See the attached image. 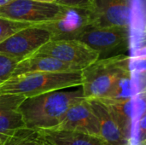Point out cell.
<instances>
[{"mask_svg":"<svg viewBox=\"0 0 146 145\" xmlns=\"http://www.w3.org/2000/svg\"><path fill=\"white\" fill-rule=\"evenodd\" d=\"M132 79L128 56L99 58L81 71V90L87 100L133 99Z\"/></svg>","mask_w":146,"mask_h":145,"instance_id":"6da1fadb","label":"cell"},{"mask_svg":"<svg viewBox=\"0 0 146 145\" xmlns=\"http://www.w3.org/2000/svg\"><path fill=\"white\" fill-rule=\"evenodd\" d=\"M82 90L56 91L25 98L19 107L26 128L51 130L62 121L68 109L83 100Z\"/></svg>","mask_w":146,"mask_h":145,"instance_id":"7a4b0ae2","label":"cell"},{"mask_svg":"<svg viewBox=\"0 0 146 145\" xmlns=\"http://www.w3.org/2000/svg\"><path fill=\"white\" fill-rule=\"evenodd\" d=\"M81 85V72L27 73L11 77L0 85V95L10 94L30 98L45 93Z\"/></svg>","mask_w":146,"mask_h":145,"instance_id":"3957f363","label":"cell"},{"mask_svg":"<svg viewBox=\"0 0 146 145\" xmlns=\"http://www.w3.org/2000/svg\"><path fill=\"white\" fill-rule=\"evenodd\" d=\"M130 27H90L77 38L98 53L99 58L121 55L129 49Z\"/></svg>","mask_w":146,"mask_h":145,"instance_id":"277c9868","label":"cell"},{"mask_svg":"<svg viewBox=\"0 0 146 145\" xmlns=\"http://www.w3.org/2000/svg\"><path fill=\"white\" fill-rule=\"evenodd\" d=\"M63 6L56 3H39L31 0H13L0 7V18L38 25L54 20Z\"/></svg>","mask_w":146,"mask_h":145,"instance_id":"5b68a950","label":"cell"},{"mask_svg":"<svg viewBox=\"0 0 146 145\" xmlns=\"http://www.w3.org/2000/svg\"><path fill=\"white\" fill-rule=\"evenodd\" d=\"M47 30L51 40L76 39L91 27V15L87 9L63 6L60 15L54 20L36 25Z\"/></svg>","mask_w":146,"mask_h":145,"instance_id":"8992f818","label":"cell"},{"mask_svg":"<svg viewBox=\"0 0 146 145\" xmlns=\"http://www.w3.org/2000/svg\"><path fill=\"white\" fill-rule=\"evenodd\" d=\"M50 40L51 36L47 30L33 25L18 31L0 43V53L21 62L35 54Z\"/></svg>","mask_w":146,"mask_h":145,"instance_id":"52a82bcc","label":"cell"},{"mask_svg":"<svg viewBox=\"0 0 146 145\" xmlns=\"http://www.w3.org/2000/svg\"><path fill=\"white\" fill-rule=\"evenodd\" d=\"M36 53L55 57L82 70L99 59L98 52L76 39L50 40Z\"/></svg>","mask_w":146,"mask_h":145,"instance_id":"ba28073f","label":"cell"},{"mask_svg":"<svg viewBox=\"0 0 146 145\" xmlns=\"http://www.w3.org/2000/svg\"><path fill=\"white\" fill-rule=\"evenodd\" d=\"M133 0H93L91 27H131Z\"/></svg>","mask_w":146,"mask_h":145,"instance_id":"9c48e42d","label":"cell"},{"mask_svg":"<svg viewBox=\"0 0 146 145\" xmlns=\"http://www.w3.org/2000/svg\"><path fill=\"white\" fill-rule=\"evenodd\" d=\"M50 131L74 132L99 138L98 120L86 98L72 105L61 123Z\"/></svg>","mask_w":146,"mask_h":145,"instance_id":"30bf717a","label":"cell"},{"mask_svg":"<svg viewBox=\"0 0 146 145\" xmlns=\"http://www.w3.org/2000/svg\"><path fill=\"white\" fill-rule=\"evenodd\" d=\"M24 97L10 95H0V145H3L16 132L26 128L19 111Z\"/></svg>","mask_w":146,"mask_h":145,"instance_id":"8fae6325","label":"cell"},{"mask_svg":"<svg viewBox=\"0 0 146 145\" xmlns=\"http://www.w3.org/2000/svg\"><path fill=\"white\" fill-rule=\"evenodd\" d=\"M88 102L98 122L99 138L110 145H131L132 139L122 132L109 108L98 100H88Z\"/></svg>","mask_w":146,"mask_h":145,"instance_id":"7c38bea8","label":"cell"},{"mask_svg":"<svg viewBox=\"0 0 146 145\" xmlns=\"http://www.w3.org/2000/svg\"><path fill=\"white\" fill-rule=\"evenodd\" d=\"M81 71H82L81 68L62 62L55 57L47 55L35 53L23 59L17 64L12 77L23 73H34V72L77 73Z\"/></svg>","mask_w":146,"mask_h":145,"instance_id":"4fadbf2b","label":"cell"},{"mask_svg":"<svg viewBox=\"0 0 146 145\" xmlns=\"http://www.w3.org/2000/svg\"><path fill=\"white\" fill-rule=\"evenodd\" d=\"M44 140L52 145H102L103 141L96 136L63 131H38Z\"/></svg>","mask_w":146,"mask_h":145,"instance_id":"5bb4252c","label":"cell"},{"mask_svg":"<svg viewBox=\"0 0 146 145\" xmlns=\"http://www.w3.org/2000/svg\"><path fill=\"white\" fill-rule=\"evenodd\" d=\"M99 101V100H98ZM110 110L117 121L125 135L132 139L133 128V99L124 100H104L101 101Z\"/></svg>","mask_w":146,"mask_h":145,"instance_id":"9a60e30c","label":"cell"},{"mask_svg":"<svg viewBox=\"0 0 146 145\" xmlns=\"http://www.w3.org/2000/svg\"><path fill=\"white\" fill-rule=\"evenodd\" d=\"M44 138L38 130L23 128L16 132L3 145H43Z\"/></svg>","mask_w":146,"mask_h":145,"instance_id":"2e32d148","label":"cell"},{"mask_svg":"<svg viewBox=\"0 0 146 145\" xmlns=\"http://www.w3.org/2000/svg\"><path fill=\"white\" fill-rule=\"evenodd\" d=\"M31 26L33 25L17 22L4 18H0V43H2L3 41H4L5 39H7L9 37L17 32L18 31Z\"/></svg>","mask_w":146,"mask_h":145,"instance_id":"e0dca14e","label":"cell"},{"mask_svg":"<svg viewBox=\"0 0 146 145\" xmlns=\"http://www.w3.org/2000/svg\"><path fill=\"white\" fill-rule=\"evenodd\" d=\"M20 62L15 58L0 53V85L9 80Z\"/></svg>","mask_w":146,"mask_h":145,"instance_id":"ac0fdd59","label":"cell"},{"mask_svg":"<svg viewBox=\"0 0 146 145\" xmlns=\"http://www.w3.org/2000/svg\"><path fill=\"white\" fill-rule=\"evenodd\" d=\"M93 0H55V3L60 6L74 7L89 9L92 4Z\"/></svg>","mask_w":146,"mask_h":145,"instance_id":"d6986e66","label":"cell"},{"mask_svg":"<svg viewBox=\"0 0 146 145\" xmlns=\"http://www.w3.org/2000/svg\"><path fill=\"white\" fill-rule=\"evenodd\" d=\"M39 3H55V0H31Z\"/></svg>","mask_w":146,"mask_h":145,"instance_id":"ffe728a7","label":"cell"},{"mask_svg":"<svg viewBox=\"0 0 146 145\" xmlns=\"http://www.w3.org/2000/svg\"><path fill=\"white\" fill-rule=\"evenodd\" d=\"M11 1H13V0H0V7L5 5V4H7L8 3L11 2Z\"/></svg>","mask_w":146,"mask_h":145,"instance_id":"44dd1931","label":"cell"},{"mask_svg":"<svg viewBox=\"0 0 146 145\" xmlns=\"http://www.w3.org/2000/svg\"><path fill=\"white\" fill-rule=\"evenodd\" d=\"M43 145H52V144H50L49 142H47L46 140H44V142H43Z\"/></svg>","mask_w":146,"mask_h":145,"instance_id":"7402d4cb","label":"cell"},{"mask_svg":"<svg viewBox=\"0 0 146 145\" xmlns=\"http://www.w3.org/2000/svg\"><path fill=\"white\" fill-rule=\"evenodd\" d=\"M102 145H110V144H105V143H104V142H103V144Z\"/></svg>","mask_w":146,"mask_h":145,"instance_id":"603a6c76","label":"cell"}]
</instances>
